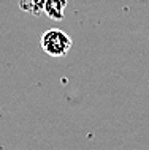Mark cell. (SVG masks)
<instances>
[{
	"mask_svg": "<svg viewBox=\"0 0 149 150\" xmlns=\"http://www.w3.org/2000/svg\"><path fill=\"white\" fill-rule=\"evenodd\" d=\"M71 38L67 32L60 29H49L40 38V46L48 55L56 59L65 57L71 49Z\"/></svg>",
	"mask_w": 149,
	"mask_h": 150,
	"instance_id": "obj_1",
	"label": "cell"
},
{
	"mask_svg": "<svg viewBox=\"0 0 149 150\" xmlns=\"http://www.w3.org/2000/svg\"><path fill=\"white\" fill-rule=\"evenodd\" d=\"M67 3H68V0H46L45 13L48 14V18L54 19V21H62Z\"/></svg>",
	"mask_w": 149,
	"mask_h": 150,
	"instance_id": "obj_2",
	"label": "cell"
}]
</instances>
